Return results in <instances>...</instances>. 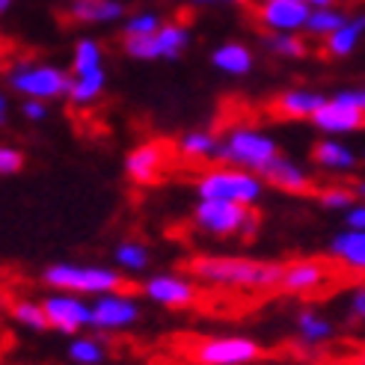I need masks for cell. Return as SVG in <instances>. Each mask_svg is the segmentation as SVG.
I'll use <instances>...</instances> for the list:
<instances>
[{
  "label": "cell",
  "instance_id": "obj_22",
  "mask_svg": "<svg viewBox=\"0 0 365 365\" xmlns=\"http://www.w3.org/2000/svg\"><path fill=\"white\" fill-rule=\"evenodd\" d=\"M294 333H297V341L309 344V348H318V344H327L336 336V324L321 309L303 306L294 312Z\"/></svg>",
  "mask_w": 365,
  "mask_h": 365
},
{
  "label": "cell",
  "instance_id": "obj_16",
  "mask_svg": "<svg viewBox=\"0 0 365 365\" xmlns=\"http://www.w3.org/2000/svg\"><path fill=\"white\" fill-rule=\"evenodd\" d=\"M327 98L318 93V89L312 86H288L282 89V93L273 98V113H277L279 119H288V122H312V116L321 110V107L327 104Z\"/></svg>",
  "mask_w": 365,
  "mask_h": 365
},
{
  "label": "cell",
  "instance_id": "obj_7",
  "mask_svg": "<svg viewBox=\"0 0 365 365\" xmlns=\"http://www.w3.org/2000/svg\"><path fill=\"white\" fill-rule=\"evenodd\" d=\"M312 128L324 137L344 140L348 134H356L365 128V96L362 89L344 86L327 98V104L312 116Z\"/></svg>",
  "mask_w": 365,
  "mask_h": 365
},
{
  "label": "cell",
  "instance_id": "obj_31",
  "mask_svg": "<svg viewBox=\"0 0 365 365\" xmlns=\"http://www.w3.org/2000/svg\"><path fill=\"white\" fill-rule=\"evenodd\" d=\"M348 12L339 9V6H327V9H312V15H309V24H306V36L309 39H321L327 42L336 30L344 27V21H348Z\"/></svg>",
  "mask_w": 365,
  "mask_h": 365
},
{
  "label": "cell",
  "instance_id": "obj_45",
  "mask_svg": "<svg viewBox=\"0 0 365 365\" xmlns=\"http://www.w3.org/2000/svg\"><path fill=\"white\" fill-rule=\"evenodd\" d=\"M66 4H68V0H66Z\"/></svg>",
  "mask_w": 365,
  "mask_h": 365
},
{
  "label": "cell",
  "instance_id": "obj_32",
  "mask_svg": "<svg viewBox=\"0 0 365 365\" xmlns=\"http://www.w3.org/2000/svg\"><path fill=\"white\" fill-rule=\"evenodd\" d=\"M163 24V18L155 12V9H137V12H131L122 21V39H145V36H155Z\"/></svg>",
  "mask_w": 365,
  "mask_h": 365
},
{
  "label": "cell",
  "instance_id": "obj_19",
  "mask_svg": "<svg viewBox=\"0 0 365 365\" xmlns=\"http://www.w3.org/2000/svg\"><path fill=\"white\" fill-rule=\"evenodd\" d=\"M315 167L330 175H351L359 167V155L354 145H348L339 137H321L312 149Z\"/></svg>",
  "mask_w": 365,
  "mask_h": 365
},
{
  "label": "cell",
  "instance_id": "obj_40",
  "mask_svg": "<svg viewBox=\"0 0 365 365\" xmlns=\"http://www.w3.org/2000/svg\"><path fill=\"white\" fill-rule=\"evenodd\" d=\"M6 113H9V98L0 96V125H6Z\"/></svg>",
  "mask_w": 365,
  "mask_h": 365
},
{
  "label": "cell",
  "instance_id": "obj_42",
  "mask_svg": "<svg viewBox=\"0 0 365 365\" xmlns=\"http://www.w3.org/2000/svg\"><path fill=\"white\" fill-rule=\"evenodd\" d=\"M356 365H365V351L359 354V359H356Z\"/></svg>",
  "mask_w": 365,
  "mask_h": 365
},
{
  "label": "cell",
  "instance_id": "obj_34",
  "mask_svg": "<svg viewBox=\"0 0 365 365\" xmlns=\"http://www.w3.org/2000/svg\"><path fill=\"white\" fill-rule=\"evenodd\" d=\"M24 163H27V158H24L21 149H15V145H9V143L0 145V175H4V178L18 175L24 170Z\"/></svg>",
  "mask_w": 365,
  "mask_h": 365
},
{
  "label": "cell",
  "instance_id": "obj_41",
  "mask_svg": "<svg viewBox=\"0 0 365 365\" xmlns=\"http://www.w3.org/2000/svg\"><path fill=\"white\" fill-rule=\"evenodd\" d=\"M9 9H12V0H0V12H4V15H6Z\"/></svg>",
  "mask_w": 365,
  "mask_h": 365
},
{
  "label": "cell",
  "instance_id": "obj_29",
  "mask_svg": "<svg viewBox=\"0 0 365 365\" xmlns=\"http://www.w3.org/2000/svg\"><path fill=\"white\" fill-rule=\"evenodd\" d=\"M104 66V45L96 36H81L71 48V75H89V71H101Z\"/></svg>",
  "mask_w": 365,
  "mask_h": 365
},
{
  "label": "cell",
  "instance_id": "obj_30",
  "mask_svg": "<svg viewBox=\"0 0 365 365\" xmlns=\"http://www.w3.org/2000/svg\"><path fill=\"white\" fill-rule=\"evenodd\" d=\"M262 45L270 57H279V60H303L309 53L303 33H264Z\"/></svg>",
  "mask_w": 365,
  "mask_h": 365
},
{
  "label": "cell",
  "instance_id": "obj_39",
  "mask_svg": "<svg viewBox=\"0 0 365 365\" xmlns=\"http://www.w3.org/2000/svg\"><path fill=\"white\" fill-rule=\"evenodd\" d=\"M297 4H303L309 9H327V6H336L339 0H297Z\"/></svg>",
  "mask_w": 365,
  "mask_h": 365
},
{
  "label": "cell",
  "instance_id": "obj_25",
  "mask_svg": "<svg viewBox=\"0 0 365 365\" xmlns=\"http://www.w3.org/2000/svg\"><path fill=\"white\" fill-rule=\"evenodd\" d=\"M6 315H9V321H12L15 327H21V330H27V333H45V330H51L42 300L12 297V300L6 303Z\"/></svg>",
  "mask_w": 365,
  "mask_h": 365
},
{
  "label": "cell",
  "instance_id": "obj_35",
  "mask_svg": "<svg viewBox=\"0 0 365 365\" xmlns=\"http://www.w3.org/2000/svg\"><path fill=\"white\" fill-rule=\"evenodd\" d=\"M344 312H348V321L351 324H362L365 327V282H359V285L351 288L348 303H344Z\"/></svg>",
  "mask_w": 365,
  "mask_h": 365
},
{
  "label": "cell",
  "instance_id": "obj_1",
  "mask_svg": "<svg viewBox=\"0 0 365 365\" xmlns=\"http://www.w3.org/2000/svg\"><path fill=\"white\" fill-rule=\"evenodd\" d=\"M187 267H190V277L208 288L262 294V291L279 288L285 264L250 259V255H196Z\"/></svg>",
  "mask_w": 365,
  "mask_h": 365
},
{
  "label": "cell",
  "instance_id": "obj_9",
  "mask_svg": "<svg viewBox=\"0 0 365 365\" xmlns=\"http://www.w3.org/2000/svg\"><path fill=\"white\" fill-rule=\"evenodd\" d=\"M193 42V33L185 21H167L155 36L145 39H122V51L140 63H173Z\"/></svg>",
  "mask_w": 365,
  "mask_h": 365
},
{
  "label": "cell",
  "instance_id": "obj_4",
  "mask_svg": "<svg viewBox=\"0 0 365 365\" xmlns=\"http://www.w3.org/2000/svg\"><path fill=\"white\" fill-rule=\"evenodd\" d=\"M6 86L24 101H60L68 98L71 68L18 57L12 66H6Z\"/></svg>",
  "mask_w": 365,
  "mask_h": 365
},
{
  "label": "cell",
  "instance_id": "obj_20",
  "mask_svg": "<svg viewBox=\"0 0 365 365\" xmlns=\"http://www.w3.org/2000/svg\"><path fill=\"white\" fill-rule=\"evenodd\" d=\"M330 259L348 273L365 277V229H341L327 244Z\"/></svg>",
  "mask_w": 365,
  "mask_h": 365
},
{
  "label": "cell",
  "instance_id": "obj_12",
  "mask_svg": "<svg viewBox=\"0 0 365 365\" xmlns=\"http://www.w3.org/2000/svg\"><path fill=\"white\" fill-rule=\"evenodd\" d=\"M140 291L145 300L163 309H190L199 300V282L187 273H149Z\"/></svg>",
  "mask_w": 365,
  "mask_h": 365
},
{
  "label": "cell",
  "instance_id": "obj_28",
  "mask_svg": "<svg viewBox=\"0 0 365 365\" xmlns=\"http://www.w3.org/2000/svg\"><path fill=\"white\" fill-rule=\"evenodd\" d=\"M149 264H152V250L140 238H122L113 247V267H119L122 273H145Z\"/></svg>",
  "mask_w": 365,
  "mask_h": 365
},
{
  "label": "cell",
  "instance_id": "obj_33",
  "mask_svg": "<svg viewBox=\"0 0 365 365\" xmlns=\"http://www.w3.org/2000/svg\"><path fill=\"white\" fill-rule=\"evenodd\" d=\"M318 205L324 211H336V214H344L348 208H354L359 202V196L354 187L348 185H327V187H318Z\"/></svg>",
  "mask_w": 365,
  "mask_h": 365
},
{
  "label": "cell",
  "instance_id": "obj_36",
  "mask_svg": "<svg viewBox=\"0 0 365 365\" xmlns=\"http://www.w3.org/2000/svg\"><path fill=\"white\" fill-rule=\"evenodd\" d=\"M21 116L33 125H42L51 116V107L48 101H21Z\"/></svg>",
  "mask_w": 365,
  "mask_h": 365
},
{
  "label": "cell",
  "instance_id": "obj_6",
  "mask_svg": "<svg viewBox=\"0 0 365 365\" xmlns=\"http://www.w3.org/2000/svg\"><path fill=\"white\" fill-rule=\"evenodd\" d=\"M190 223L202 235H211V238H252L259 232V214L247 205L196 199Z\"/></svg>",
  "mask_w": 365,
  "mask_h": 365
},
{
  "label": "cell",
  "instance_id": "obj_43",
  "mask_svg": "<svg viewBox=\"0 0 365 365\" xmlns=\"http://www.w3.org/2000/svg\"><path fill=\"white\" fill-rule=\"evenodd\" d=\"M362 160H365V149H362Z\"/></svg>",
  "mask_w": 365,
  "mask_h": 365
},
{
  "label": "cell",
  "instance_id": "obj_3",
  "mask_svg": "<svg viewBox=\"0 0 365 365\" xmlns=\"http://www.w3.org/2000/svg\"><path fill=\"white\" fill-rule=\"evenodd\" d=\"M264 190H267V181L259 173L235 170V167H226V163L202 170L193 181L196 199H217V202H235L247 208L259 205L264 199Z\"/></svg>",
  "mask_w": 365,
  "mask_h": 365
},
{
  "label": "cell",
  "instance_id": "obj_8",
  "mask_svg": "<svg viewBox=\"0 0 365 365\" xmlns=\"http://www.w3.org/2000/svg\"><path fill=\"white\" fill-rule=\"evenodd\" d=\"M264 356V348L252 336L226 333L205 336L190 348L193 365H252Z\"/></svg>",
  "mask_w": 365,
  "mask_h": 365
},
{
  "label": "cell",
  "instance_id": "obj_44",
  "mask_svg": "<svg viewBox=\"0 0 365 365\" xmlns=\"http://www.w3.org/2000/svg\"><path fill=\"white\" fill-rule=\"evenodd\" d=\"M362 96H365V86H362Z\"/></svg>",
  "mask_w": 365,
  "mask_h": 365
},
{
  "label": "cell",
  "instance_id": "obj_2",
  "mask_svg": "<svg viewBox=\"0 0 365 365\" xmlns=\"http://www.w3.org/2000/svg\"><path fill=\"white\" fill-rule=\"evenodd\" d=\"M39 282L48 291H66L86 300H96L110 291H122L125 273L110 264H86V262H51L42 267Z\"/></svg>",
  "mask_w": 365,
  "mask_h": 365
},
{
  "label": "cell",
  "instance_id": "obj_10",
  "mask_svg": "<svg viewBox=\"0 0 365 365\" xmlns=\"http://www.w3.org/2000/svg\"><path fill=\"white\" fill-rule=\"evenodd\" d=\"M42 306L53 333L75 339L83 330H93V300L66 294V291H51L48 297H42Z\"/></svg>",
  "mask_w": 365,
  "mask_h": 365
},
{
  "label": "cell",
  "instance_id": "obj_5",
  "mask_svg": "<svg viewBox=\"0 0 365 365\" xmlns=\"http://www.w3.org/2000/svg\"><path fill=\"white\" fill-rule=\"evenodd\" d=\"M279 158V143L270 131L255 125H232L220 140V155L217 160L235 170L264 173L273 160Z\"/></svg>",
  "mask_w": 365,
  "mask_h": 365
},
{
  "label": "cell",
  "instance_id": "obj_15",
  "mask_svg": "<svg viewBox=\"0 0 365 365\" xmlns=\"http://www.w3.org/2000/svg\"><path fill=\"white\" fill-rule=\"evenodd\" d=\"M333 279V270L321 259H294L282 267L279 291L285 294H315Z\"/></svg>",
  "mask_w": 365,
  "mask_h": 365
},
{
  "label": "cell",
  "instance_id": "obj_23",
  "mask_svg": "<svg viewBox=\"0 0 365 365\" xmlns=\"http://www.w3.org/2000/svg\"><path fill=\"white\" fill-rule=\"evenodd\" d=\"M220 134L208 131V128H193V131H185L175 140V155L185 160H217L220 155Z\"/></svg>",
  "mask_w": 365,
  "mask_h": 365
},
{
  "label": "cell",
  "instance_id": "obj_26",
  "mask_svg": "<svg viewBox=\"0 0 365 365\" xmlns=\"http://www.w3.org/2000/svg\"><path fill=\"white\" fill-rule=\"evenodd\" d=\"M362 39H365V15H351L348 21H344V27L336 30L330 39L324 42V51H327V57L344 60L359 48Z\"/></svg>",
  "mask_w": 365,
  "mask_h": 365
},
{
  "label": "cell",
  "instance_id": "obj_27",
  "mask_svg": "<svg viewBox=\"0 0 365 365\" xmlns=\"http://www.w3.org/2000/svg\"><path fill=\"white\" fill-rule=\"evenodd\" d=\"M66 356L71 365H104L107 362V341H101V333H81L68 339Z\"/></svg>",
  "mask_w": 365,
  "mask_h": 365
},
{
  "label": "cell",
  "instance_id": "obj_37",
  "mask_svg": "<svg viewBox=\"0 0 365 365\" xmlns=\"http://www.w3.org/2000/svg\"><path fill=\"white\" fill-rule=\"evenodd\" d=\"M341 220H344V229H365V199H359L354 208L344 211Z\"/></svg>",
  "mask_w": 365,
  "mask_h": 365
},
{
  "label": "cell",
  "instance_id": "obj_13",
  "mask_svg": "<svg viewBox=\"0 0 365 365\" xmlns=\"http://www.w3.org/2000/svg\"><path fill=\"white\" fill-rule=\"evenodd\" d=\"M312 9L297 0H259L255 4V21L264 33H306Z\"/></svg>",
  "mask_w": 365,
  "mask_h": 365
},
{
  "label": "cell",
  "instance_id": "obj_21",
  "mask_svg": "<svg viewBox=\"0 0 365 365\" xmlns=\"http://www.w3.org/2000/svg\"><path fill=\"white\" fill-rule=\"evenodd\" d=\"M211 66L220 71L226 78H247L250 71L255 68V51L247 45V42H238V39H229L223 45H217L211 51Z\"/></svg>",
  "mask_w": 365,
  "mask_h": 365
},
{
  "label": "cell",
  "instance_id": "obj_17",
  "mask_svg": "<svg viewBox=\"0 0 365 365\" xmlns=\"http://www.w3.org/2000/svg\"><path fill=\"white\" fill-rule=\"evenodd\" d=\"M66 18L81 27H107L125 21V4L122 0H68Z\"/></svg>",
  "mask_w": 365,
  "mask_h": 365
},
{
  "label": "cell",
  "instance_id": "obj_18",
  "mask_svg": "<svg viewBox=\"0 0 365 365\" xmlns=\"http://www.w3.org/2000/svg\"><path fill=\"white\" fill-rule=\"evenodd\" d=\"M262 178L267 181L270 187H277L282 193H294V196H303V193H312L315 190V178L309 173L303 163H297L294 158H285L279 155L270 167L262 173Z\"/></svg>",
  "mask_w": 365,
  "mask_h": 365
},
{
  "label": "cell",
  "instance_id": "obj_38",
  "mask_svg": "<svg viewBox=\"0 0 365 365\" xmlns=\"http://www.w3.org/2000/svg\"><path fill=\"white\" fill-rule=\"evenodd\" d=\"M190 4L193 6H241L244 4V0H190Z\"/></svg>",
  "mask_w": 365,
  "mask_h": 365
},
{
  "label": "cell",
  "instance_id": "obj_24",
  "mask_svg": "<svg viewBox=\"0 0 365 365\" xmlns=\"http://www.w3.org/2000/svg\"><path fill=\"white\" fill-rule=\"evenodd\" d=\"M104 93H107V68L89 71V75H71V86H68L66 101L75 107V110H83V107L98 104Z\"/></svg>",
  "mask_w": 365,
  "mask_h": 365
},
{
  "label": "cell",
  "instance_id": "obj_14",
  "mask_svg": "<svg viewBox=\"0 0 365 365\" xmlns=\"http://www.w3.org/2000/svg\"><path fill=\"white\" fill-rule=\"evenodd\" d=\"M163 167H167V145L158 143V140L137 143L122 160L125 178L131 181V185H137V187L155 185V181L160 178V173H163Z\"/></svg>",
  "mask_w": 365,
  "mask_h": 365
},
{
  "label": "cell",
  "instance_id": "obj_11",
  "mask_svg": "<svg viewBox=\"0 0 365 365\" xmlns=\"http://www.w3.org/2000/svg\"><path fill=\"white\" fill-rule=\"evenodd\" d=\"M143 318V306L128 291H110L93 300V330L96 333H125Z\"/></svg>",
  "mask_w": 365,
  "mask_h": 365
}]
</instances>
